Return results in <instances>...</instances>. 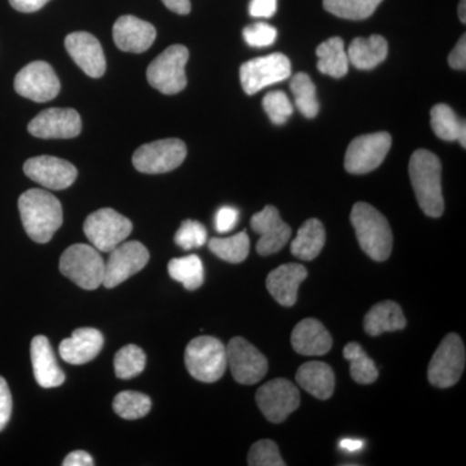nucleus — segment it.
I'll return each instance as SVG.
<instances>
[{
    "instance_id": "f257e3e1",
    "label": "nucleus",
    "mask_w": 466,
    "mask_h": 466,
    "mask_svg": "<svg viewBox=\"0 0 466 466\" xmlns=\"http://www.w3.org/2000/svg\"><path fill=\"white\" fill-rule=\"evenodd\" d=\"M18 210L24 228L29 238L38 244L51 241L63 225V207L52 193L33 188L18 198Z\"/></svg>"
},
{
    "instance_id": "f03ea898",
    "label": "nucleus",
    "mask_w": 466,
    "mask_h": 466,
    "mask_svg": "<svg viewBox=\"0 0 466 466\" xmlns=\"http://www.w3.org/2000/svg\"><path fill=\"white\" fill-rule=\"evenodd\" d=\"M410 177L417 202L426 216L440 218L444 211L441 195V165L440 158L429 150L419 149L410 161Z\"/></svg>"
},
{
    "instance_id": "7ed1b4c3",
    "label": "nucleus",
    "mask_w": 466,
    "mask_h": 466,
    "mask_svg": "<svg viewBox=\"0 0 466 466\" xmlns=\"http://www.w3.org/2000/svg\"><path fill=\"white\" fill-rule=\"evenodd\" d=\"M352 226L361 249L377 262H383L390 257L392 233L388 219L372 205L358 202L352 208Z\"/></svg>"
},
{
    "instance_id": "20e7f679",
    "label": "nucleus",
    "mask_w": 466,
    "mask_h": 466,
    "mask_svg": "<svg viewBox=\"0 0 466 466\" xmlns=\"http://www.w3.org/2000/svg\"><path fill=\"white\" fill-rule=\"evenodd\" d=\"M186 367L193 379L217 382L227 370V349L216 337L201 336L192 339L186 349Z\"/></svg>"
},
{
    "instance_id": "39448f33",
    "label": "nucleus",
    "mask_w": 466,
    "mask_h": 466,
    "mask_svg": "<svg viewBox=\"0 0 466 466\" xmlns=\"http://www.w3.org/2000/svg\"><path fill=\"white\" fill-rule=\"evenodd\" d=\"M60 271L82 289L94 290L103 285L106 262L96 248L76 244L61 256Z\"/></svg>"
},
{
    "instance_id": "423d86ee",
    "label": "nucleus",
    "mask_w": 466,
    "mask_h": 466,
    "mask_svg": "<svg viewBox=\"0 0 466 466\" xmlns=\"http://www.w3.org/2000/svg\"><path fill=\"white\" fill-rule=\"evenodd\" d=\"M188 58V48L182 45L167 48L147 69L149 85L165 95L182 92L187 86L186 66Z\"/></svg>"
},
{
    "instance_id": "0eeeda50",
    "label": "nucleus",
    "mask_w": 466,
    "mask_h": 466,
    "mask_svg": "<svg viewBox=\"0 0 466 466\" xmlns=\"http://www.w3.org/2000/svg\"><path fill=\"white\" fill-rule=\"evenodd\" d=\"M84 231L94 248L103 253H110L130 236L133 223L113 208H106L87 217Z\"/></svg>"
},
{
    "instance_id": "6e6552de",
    "label": "nucleus",
    "mask_w": 466,
    "mask_h": 466,
    "mask_svg": "<svg viewBox=\"0 0 466 466\" xmlns=\"http://www.w3.org/2000/svg\"><path fill=\"white\" fill-rule=\"evenodd\" d=\"M465 346L458 334L444 337L429 364V382L437 388L447 389L455 385L464 372Z\"/></svg>"
},
{
    "instance_id": "1a4fd4ad",
    "label": "nucleus",
    "mask_w": 466,
    "mask_h": 466,
    "mask_svg": "<svg viewBox=\"0 0 466 466\" xmlns=\"http://www.w3.org/2000/svg\"><path fill=\"white\" fill-rule=\"evenodd\" d=\"M186 157L187 147L182 140L162 139L135 150L133 164L140 173L164 174L179 167Z\"/></svg>"
},
{
    "instance_id": "9d476101",
    "label": "nucleus",
    "mask_w": 466,
    "mask_h": 466,
    "mask_svg": "<svg viewBox=\"0 0 466 466\" xmlns=\"http://www.w3.org/2000/svg\"><path fill=\"white\" fill-rule=\"evenodd\" d=\"M290 75L289 58L283 54H271L268 56L253 58L242 64L240 69L242 88L248 95L257 94L267 86L285 81Z\"/></svg>"
},
{
    "instance_id": "9b49d317",
    "label": "nucleus",
    "mask_w": 466,
    "mask_h": 466,
    "mask_svg": "<svg viewBox=\"0 0 466 466\" xmlns=\"http://www.w3.org/2000/svg\"><path fill=\"white\" fill-rule=\"evenodd\" d=\"M391 148L388 133L361 135L350 144L345 156V168L350 174H367L382 164Z\"/></svg>"
},
{
    "instance_id": "f8f14e48",
    "label": "nucleus",
    "mask_w": 466,
    "mask_h": 466,
    "mask_svg": "<svg viewBox=\"0 0 466 466\" xmlns=\"http://www.w3.org/2000/svg\"><path fill=\"white\" fill-rule=\"evenodd\" d=\"M227 349V366L241 385H254L267 375L268 363L262 352L242 337H235Z\"/></svg>"
},
{
    "instance_id": "ddd939ff",
    "label": "nucleus",
    "mask_w": 466,
    "mask_h": 466,
    "mask_svg": "<svg viewBox=\"0 0 466 466\" xmlns=\"http://www.w3.org/2000/svg\"><path fill=\"white\" fill-rule=\"evenodd\" d=\"M256 400L268 421L280 424L299 407L300 395L289 380L276 379L257 391Z\"/></svg>"
},
{
    "instance_id": "4468645a",
    "label": "nucleus",
    "mask_w": 466,
    "mask_h": 466,
    "mask_svg": "<svg viewBox=\"0 0 466 466\" xmlns=\"http://www.w3.org/2000/svg\"><path fill=\"white\" fill-rule=\"evenodd\" d=\"M149 251L139 241L122 242L110 251L108 262L106 263L104 287L116 288L131 276L142 271L148 265Z\"/></svg>"
},
{
    "instance_id": "2eb2a0df",
    "label": "nucleus",
    "mask_w": 466,
    "mask_h": 466,
    "mask_svg": "<svg viewBox=\"0 0 466 466\" xmlns=\"http://www.w3.org/2000/svg\"><path fill=\"white\" fill-rule=\"evenodd\" d=\"M61 85L50 64L34 61L17 73L15 90L36 103H46L57 96Z\"/></svg>"
},
{
    "instance_id": "dca6fc26",
    "label": "nucleus",
    "mask_w": 466,
    "mask_h": 466,
    "mask_svg": "<svg viewBox=\"0 0 466 466\" xmlns=\"http://www.w3.org/2000/svg\"><path fill=\"white\" fill-rule=\"evenodd\" d=\"M24 173L33 182L55 191L69 188L78 177L75 165L52 156H38L27 159L24 165Z\"/></svg>"
},
{
    "instance_id": "f3484780",
    "label": "nucleus",
    "mask_w": 466,
    "mask_h": 466,
    "mask_svg": "<svg viewBox=\"0 0 466 466\" xmlns=\"http://www.w3.org/2000/svg\"><path fill=\"white\" fill-rule=\"evenodd\" d=\"M27 130L41 139H72L81 134V116L75 109H46L34 116Z\"/></svg>"
},
{
    "instance_id": "a211bd4d",
    "label": "nucleus",
    "mask_w": 466,
    "mask_h": 466,
    "mask_svg": "<svg viewBox=\"0 0 466 466\" xmlns=\"http://www.w3.org/2000/svg\"><path fill=\"white\" fill-rule=\"evenodd\" d=\"M251 228L260 236L257 251L260 256L278 253L288 244L291 236V228L281 219L278 208L266 207L250 220Z\"/></svg>"
},
{
    "instance_id": "6ab92c4d",
    "label": "nucleus",
    "mask_w": 466,
    "mask_h": 466,
    "mask_svg": "<svg viewBox=\"0 0 466 466\" xmlns=\"http://www.w3.org/2000/svg\"><path fill=\"white\" fill-rule=\"evenodd\" d=\"M66 48L76 66L91 78H100L106 73V61L103 47L92 34L87 32L69 34L66 39Z\"/></svg>"
},
{
    "instance_id": "aec40b11",
    "label": "nucleus",
    "mask_w": 466,
    "mask_h": 466,
    "mask_svg": "<svg viewBox=\"0 0 466 466\" xmlns=\"http://www.w3.org/2000/svg\"><path fill=\"white\" fill-rule=\"evenodd\" d=\"M156 35L157 32L152 24L130 15L119 17L113 26V39L116 47L131 54H143L149 50Z\"/></svg>"
},
{
    "instance_id": "412c9836",
    "label": "nucleus",
    "mask_w": 466,
    "mask_h": 466,
    "mask_svg": "<svg viewBox=\"0 0 466 466\" xmlns=\"http://www.w3.org/2000/svg\"><path fill=\"white\" fill-rule=\"evenodd\" d=\"M104 346V337L95 328H79L72 337L64 339L58 346L60 357L73 366H82L94 360Z\"/></svg>"
},
{
    "instance_id": "4be33fe9",
    "label": "nucleus",
    "mask_w": 466,
    "mask_h": 466,
    "mask_svg": "<svg viewBox=\"0 0 466 466\" xmlns=\"http://www.w3.org/2000/svg\"><path fill=\"white\" fill-rule=\"evenodd\" d=\"M308 278V269L297 263H287L267 276L266 285L276 302L290 308L297 302L299 285Z\"/></svg>"
},
{
    "instance_id": "5701e85b",
    "label": "nucleus",
    "mask_w": 466,
    "mask_h": 466,
    "mask_svg": "<svg viewBox=\"0 0 466 466\" xmlns=\"http://www.w3.org/2000/svg\"><path fill=\"white\" fill-rule=\"evenodd\" d=\"M291 345L300 355L320 357L330 351L333 339L320 321L309 318L294 328L291 333Z\"/></svg>"
},
{
    "instance_id": "b1692460",
    "label": "nucleus",
    "mask_w": 466,
    "mask_h": 466,
    "mask_svg": "<svg viewBox=\"0 0 466 466\" xmlns=\"http://www.w3.org/2000/svg\"><path fill=\"white\" fill-rule=\"evenodd\" d=\"M30 352H32L34 377L39 386L52 389L66 382V375L58 367L54 350H52L47 337H34Z\"/></svg>"
},
{
    "instance_id": "393cba45",
    "label": "nucleus",
    "mask_w": 466,
    "mask_h": 466,
    "mask_svg": "<svg viewBox=\"0 0 466 466\" xmlns=\"http://www.w3.org/2000/svg\"><path fill=\"white\" fill-rule=\"evenodd\" d=\"M296 380L300 388L320 400H329L336 385L332 368L323 361L302 364L297 370Z\"/></svg>"
},
{
    "instance_id": "a878e982",
    "label": "nucleus",
    "mask_w": 466,
    "mask_h": 466,
    "mask_svg": "<svg viewBox=\"0 0 466 466\" xmlns=\"http://www.w3.org/2000/svg\"><path fill=\"white\" fill-rule=\"evenodd\" d=\"M406 325L407 320L403 309L392 300L377 303L364 318V329L372 337L385 332L404 329Z\"/></svg>"
},
{
    "instance_id": "bb28decb",
    "label": "nucleus",
    "mask_w": 466,
    "mask_h": 466,
    "mask_svg": "<svg viewBox=\"0 0 466 466\" xmlns=\"http://www.w3.org/2000/svg\"><path fill=\"white\" fill-rule=\"evenodd\" d=\"M389 46L381 35L370 38H357L351 42L348 51L350 64L357 69L370 70L385 61L388 56Z\"/></svg>"
},
{
    "instance_id": "cd10ccee",
    "label": "nucleus",
    "mask_w": 466,
    "mask_h": 466,
    "mask_svg": "<svg viewBox=\"0 0 466 466\" xmlns=\"http://www.w3.org/2000/svg\"><path fill=\"white\" fill-rule=\"evenodd\" d=\"M325 244L323 223L318 219H309L300 227L296 238L290 245L291 254L302 260L317 258Z\"/></svg>"
},
{
    "instance_id": "c85d7f7f",
    "label": "nucleus",
    "mask_w": 466,
    "mask_h": 466,
    "mask_svg": "<svg viewBox=\"0 0 466 466\" xmlns=\"http://www.w3.org/2000/svg\"><path fill=\"white\" fill-rule=\"evenodd\" d=\"M318 69L325 76L333 78H342L348 75L350 61L348 52L345 51V43L339 36L328 39L319 46Z\"/></svg>"
},
{
    "instance_id": "c756f323",
    "label": "nucleus",
    "mask_w": 466,
    "mask_h": 466,
    "mask_svg": "<svg viewBox=\"0 0 466 466\" xmlns=\"http://www.w3.org/2000/svg\"><path fill=\"white\" fill-rule=\"evenodd\" d=\"M431 127L440 139L446 142H459L465 148V121H460L451 106L446 104H437L431 109Z\"/></svg>"
},
{
    "instance_id": "7c9ffc66",
    "label": "nucleus",
    "mask_w": 466,
    "mask_h": 466,
    "mask_svg": "<svg viewBox=\"0 0 466 466\" xmlns=\"http://www.w3.org/2000/svg\"><path fill=\"white\" fill-rule=\"evenodd\" d=\"M343 357L350 361L352 380L360 385H370L379 379V370L363 348L357 342H350L343 349Z\"/></svg>"
},
{
    "instance_id": "2f4dec72",
    "label": "nucleus",
    "mask_w": 466,
    "mask_h": 466,
    "mask_svg": "<svg viewBox=\"0 0 466 466\" xmlns=\"http://www.w3.org/2000/svg\"><path fill=\"white\" fill-rule=\"evenodd\" d=\"M168 275L177 283L183 284L187 290H196L204 284V266L198 256L174 258L168 262Z\"/></svg>"
},
{
    "instance_id": "473e14b6",
    "label": "nucleus",
    "mask_w": 466,
    "mask_h": 466,
    "mask_svg": "<svg viewBox=\"0 0 466 466\" xmlns=\"http://www.w3.org/2000/svg\"><path fill=\"white\" fill-rule=\"evenodd\" d=\"M208 249L213 251L218 258L229 263H241L248 258L250 250L249 236L240 232L231 238H214L208 241Z\"/></svg>"
},
{
    "instance_id": "72a5a7b5",
    "label": "nucleus",
    "mask_w": 466,
    "mask_h": 466,
    "mask_svg": "<svg viewBox=\"0 0 466 466\" xmlns=\"http://www.w3.org/2000/svg\"><path fill=\"white\" fill-rule=\"evenodd\" d=\"M290 90L299 112L306 118H314L319 113L317 87L306 73H299L291 78Z\"/></svg>"
},
{
    "instance_id": "f704fd0d",
    "label": "nucleus",
    "mask_w": 466,
    "mask_h": 466,
    "mask_svg": "<svg viewBox=\"0 0 466 466\" xmlns=\"http://www.w3.org/2000/svg\"><path fill=\"white\" fill-rule=\"evenodd\" d=\"M382 0H324L329 14L346 20H366L375 14Z\"/></svg>"
},
{
    "instance_id": "c9c22d12",
    "label": "nucleus",
    "mask_w": 466,
    "mask_h": 466,
    "mask_svg": "<svg viewBox=\"0 0 466 466\" xmlns=\"http://www.w3.org/2000/svg\"><path fill=\"white\" fill-rule=\"evenodd\" d=\"M150 407L149 397L143 392L122 391L113 401V410L125 420H137L148 415Z\"/></svg>"
},
{
    "instance_id": "e433bc0d",
    "label": "nucleus",
    "mask_w": 466,
    "mask_h": 466,
    "mask_svg": "<svg viewBox=\"0 0 466 466\" xmlns=\"http://www.w3.org/2000/svg\"><path fill=\"white\" fill-rule=\"evenodd\" d=\"M146 363V354L139 346H125L115 357L116 376L122 380L134 379L143 372Z\"/></svg>"
},
{
    "instance_id": "4c0bfd02",
    "label": "nucleus",
    "mask_w": 466,
    "mask_h": 466,
    "mask_svg": "<svg viewBox=\"0 0 466 466\" xmlns=\"http://www.w3.org/2000/svg\"><path fill=\"white\" fill-rule=\"evenodd\" d=\"M263 108L275 125H284L293 115V104L283 91L268 92L263 97Z\"/></svg>"
},
{
    "instance_id": "58836bf2",
    "label": "nucleus",
    "mask_w": 466,
    "mask_h": 466,
    "mask_svg": "<svg viewBox=\"0 0 466 466\" xmlns=\"http://www.w3.org/2000/svg\"><path fill=\"white\" fill-rule=\"evenodd\" d=\"M207 228L196 220H184L180 228L175 235V244L182 248L183 250L196 249L207 244Z\"/></svg>"
},
{
    "instance_id": "ea45409f",
    "label": "nucleus",
    "mask_w": 466,
    "mask_h": 466,
    "mask_svg": "<svg viewBox=\"0 0 466 466\" xmlns=\"http://www.w3.org/2000/svg\"><path fill=\"white\" fill-rule=\"evenodd\" d=\"M250 466H284L285 461L279 452L275 441L262 440L254 443L248 455Z\"/></svg>"
},
{
    "instance_id": "a19ab883",
    "label": "nucleus",
    "mask_w": 466,
    "mask_h": 466,
    "mask_svg": "<svg viewBox=\"0 0 466 466\" xmlns=\"http://www.w3.org/2000/svg\"><path fill=\"white\" fill-rule=\"evenodd\" d=\"M244 39L251 47H268L278 38V30L265 23H256L245 27Z\"/></svg>"
},
{
    "instance_id": "79ce46f5",
    "label": "nucleus",
    "mask_w": 466,
    "mask_h": 466,
    "mask_svg": "<svg viewBox=\"0 0 466 466\" xmlns=\"http://www.w3.org/2000/svg\"><path fill=\"white\" fill-rule=\"evenodd\" d=\"M238 217H240V213H238V208L232 207L220 208L216 216L217 231L219 233L232 231L238 225Z\"/></svg>"
},
{
    "instance_id": "37998d69",
    "label": "nucleus",
    "mask_w": 466,
    "mask_h": 466,
    "mask_svg": "<svg viewBox=\"0 0 466 466\" xmlns=\"http://www.w3.org/2000/svg\"><path fill=\"white\" fill-rule=\"evenodd\" d=\"M12 415V395L8 383L0 376V431L7 426Z\"/></svg>"
},
{
    "instance_id": "c03bdc74",
    "label": "nucleus",
    "mask_w": 466,
    "mask_h": 466,
    "mask_svg": "<svg viewBox=\"0 0 466 466\" xmlns=\"http://www.w3.org/2000/svg\"><path fill=\"white\" fill-rule=\"evenodd\" d=\"M278 9V0H251L250 16L269 18L274 16Z\"/></svg>"
},
{
    "instance_id": "a18cd8bd",
    "label": "nucleus",
    "mask_w": 466,
    "mask_h": 466,
    "mask_svg": "<svg viewBox=\"0 0 466 466\" xmlns=\"http://www.w3.org/2000/svg\"><path fill=\"white\" fill-rule=\"evenodd\" d=\"M451 67L456 70H465L466 67V36L462 35L456 47L449 56Z\"/></svg>"
},
{
    "instance_id": "49530a36",
    "label": "nucleus",
    "mask_w": 466,
    "mask_h": 466,
    "mask_svg": "<svg viewBox=\"0 0 466 466\" xmlns=\"http://www.w3.org/2000/svg\"><path fill=\"white\" fill-rule=\"evenodd\" d=\"M50 0H9V5L16 11L24 12V14H32V12L39 11L45 7Z\"/></svg>"
},
{
    "instance_id": "de8ad7c7",
    "label": "nucleus",
    "mask_w": 466,
    "mask_h": 466,
    "mask_svg": "<svg viewBox=\"0 0 466 466\" xmlns=\"http://www.w3.org/2000/svg\"><path fill=\"white\" fill-rule=\"evenodd\" d=\"M64 466H92L94 460L86 451H73L63 461Z\"/></svg>"
},
{
    "instance_id": "09e8293b",
    "label": "nucleus",
    "mask_w": 466,
    "mask_h": 466,
    "mask_svg": "<svg viewBox=\"0 0 466 466\" xmlns=\"http://www.w3.org/2000/svg\"><path fill=\"white\" fill-rule=\"evenodd\" d=\"M170 11L177 15H188L191 12V0H162Z\"/></svg>"
},
{
    "instance_id": "8fccbe9b",
    "label": "nucleus",
    "mask_w": 466,
    "mask_h": 466,
    "mask_svg": "<svg viewBox=\"0 0 466 466\" xmlns=\"http://www.w3.org/2000/svg\"><path fill=\"white\" fill-rule=\"evenodd\" d=\"M364 443L360 440H342L339 441V449L346 452H358L363 449Z\"/></svg>"
},
{
    "instance_id": "3c124183",
    "label": "nucleus",
    "mask_w": 466,
    "mask_h": 466,
    "mask_svg": "<svg viewBox=\"0 0 466 466\" xmlns=\"http://www.w3.org/2000/svg\"><path fill=\"white\" fill-rule=\"evenodd\" d=\"M466 0H461L459 5V17L461 20V23H465L466 21Z\"/></svg>"
}]
</instances>
